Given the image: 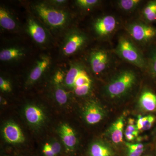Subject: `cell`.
I'll list each match as a JSON object with an SVG mask.
<instances>
[{
    "label": "cell",
    "instance_id": "obj_7",
    "mask_svg": "<svg viewBox=\"0 0 156 156\" xmlns=\"http://www.w3.org/2000/svg\"><path fill=\"white\" fill-rule=\"evenodd\" d=\"M83 115L87 124L93 125L102 121L106 115V112L99 104L92 101L85 106Z\"/></svg>",
    "mask_w": 156,
    "mask_h": 156
},
{
    "label": "cell",
    "instance_id": "obj_10",
    "mask_svg": "<svg viewBox=\"0 0 156 156\" xmlns=\"http://www.w3.org/2000/svg\"><path fill=\"white\" fill-rule=\"evenodd\" d=\"M24 115L29 124L34 126H40L44 122V113L41 108L34 105H29L24 109Z\"/></svg>",
    "mask_w": 156,
    "mask_h": 156
},
{
    "label": "cell",
    "instance_id": "obj_18",
    "mask_svg": "<svg viewBox=\"0 0 156 156\" xmlns=\"http://www.w3.org/2000/svg\"><path fill=\"white\" fill-rule=\"evenodd\" d=\"M146 22L152 23L156 21V0L150 1L147 3L141 12Z\"/></svg>",
    "mask_w": 156,
    "mask_h": 156
},
{
    "label": "cell",
    "instance_id": "obj_30",
    "mask_svg": "<svg viewBox=\"0 0 156 156\" xmlns=\"http://www.w3.org/2000/svg\"><path fill=\"white\" fill-rule=\"evenodd\" d=\"M0 88L1 90L6 92H11L12 90L11 83L2 77L0 78Z\"/></svg>",
    "mask_w": 156,
    "mask_h": 156
},
{
    "label": "cell",
    "instance_id": "obj_13",
    "mask_svg": "<svg viewBox=\"0 0 156 156\" xmlns=\"http://www.w3.org/2000/svg\"><path fill=\"white\" fill-rule=\"evenodd\" d=\"M124 121V117H119L112 124L108 130L109 137L115 144H119L123 141Z\"/></svg>",
    "mask_w": 156,
    "mask_h": 156
},
{
    "label": "cell",
    "instance_id": "obj_27",
    "mask_svg": "<svg viewBox=\"0 0 156 156\" xmlns=\"http://www.w3.org/2000/svg\"><path fill=\"white\" fill-rule=\"evenodd\" d=\"M55 96L56 101L60 105H64L67 103L68 99L67 92L61 87L57 86L56 87Z\"/></svg>",
    "mask_w": 156,
    "mask_h": 156
},
{
    "label": "cell",
    "instance_id": "obj_34",
    "mask_svg": "<svg viewBox=\"0 0 156 156\" xmlns=\"http://www.w3.org/2000/svg\"><path fill=\"white\" fill-rule=\"evenodd\" d=\"M54 2L55 3H58V4H62V3L65 2L66 1H64V0H56V1H54Z\"/></svg>",
    "mask_w": 156,
    "mask_h": 156
},
{
    "label": "cell",
    "instance_id": "obj_14",
    "mask_svg": "<svg viewBox=\"0 0 156 156\" xmlns=\"http://www.w3.org/2000/svg\"><path fill=\"white\" fill-rule=\"evenodd\" d=\"M27 30L34 41L38 44H43L46 41L47 35L44 29L32 18L28 20Z\"/></svg>",
    "mask_w": 156,
    "mask_h": 156
},
{
    "label": "cell",
    "instance_id": "obj_8",
    "mask_svg": "<svg viewBox=\"0 0 156 156\" xmlns=\"http://www.w3.org/2000/svg\"><path fill=\"white\" fill-rule=\"evenodd\" d=\"M87 37L82 32L74 31L70 34L62 48L64 55H72L83 47L87 41Z\"/></svg>",
    "mask_w": 156,
    "mask_h": 156
},
{
    "label": "cell",
    "instance_id": "obj_5",
    "mask_svg": "<svg viewBox=\"0 0 156 156\" xmlns=\"http://www.w3.org/2000/svg\"><path fill=\"white\" fill-rule=\"evenodd\" d=\"M112 62L111 55L107 50L97 49L90 53V67L95 74H101L107 71L110 68Z\"/></svg>",
    "mask_w": 156,
    "mask_h": 156
},
{
    "label": "cell",
    "instance_id": "obj_22",
    "mask_svg": "<svg viewBox=\"0 0 156 156\" xmlns=\"http://www.w3.org/2000/svg\"><path fill=\"white\" fill-rule=\"evenodd\" d=\"M142 2L140 0H119L117 1V3L121 10L126 12H131L136 10Z\"/></svg>",
    "mask_w": 156,
    "mask_h": 156
},
{
    "label": "cell",
    "instance_id": "obj_12",
    "mask_svg": "<svg viewBox=\"0 0 156 156\" xmlns=\"http://www.w3.org/2000/svg\"><path fill=\"white\" fill-rule=\"evenodd\" d=\"M138 105L144 111L156 112V95L149 89L143 90L140 95Z\"/></svg>",
    "mask_w": 156,
    "mask_h": 156
},
{
    "label": "cell",
    "instance_id": "obj_16",
    "mask_svg": "<svg viewBox=\"0 0 156 156\" xmlns=\"http://www.w3.org/2000/svg\"><path fill=\"white\" fill-rule=\"evenodd\" d=\"M89 152L91 156H112V155L110 147L101 141L93 143L90 146Z\"/></svg>",
    "mask_w": 156,
    "mask_h": 156
},
{
    "label": "cell",
    "instance_id": "obj_23",
    "mask_svg": "<svg viewBox=\"0 0 156 156\" xmlns=\"http://www.w3.org/2000/svg\"><path fill=\"white\" fill-rule=\"evenodd\" d=\"M139 131L136 124H134V120L129 119L125 132L126 139L128 141H133L138 136Z\"/></svg>",
    "mask_w": 156,
    "mask_h": 156
},
{
    "label": "cell",
    "instance_id": "obj_31",
    "mask_svg": "<svg viewBox=\"0 0 156 156\" xmlns=\"http://www.w3.org/2000/svg\"><path fill=\"white\" fill-rule=\"evenodd\" d=\"M43 152L46 156H56L53 153L51 143H45L43 147Z\"/></svg>",
    "mask_w": 156,
    "mask_h": 156
},
{
    "label": "cell",
    "instance_id": "obj_29",
    "mask_svg": "<svg viewBox=\"0 0 156 156\" xmlns=\"http://www.w3.org/2000/svg\"><path fill=\"white\" fill-rule=\"evenodd\" d=\"M92 84H87L80 87H76L73 89L75 94L78 96H86L91 90Z\"/></svg>",
    "mask_w": 156,
    "mask_h": 156
},
{
    "label": "cell",
    "instance_id": "obj_2",
    "mask_svg": "<svg viewBox=\"0 0 156 156\" xmlns=\"http://www.w3.org/2000/svg\"><path fill=\"white\" fill-rule=\"evenodd\" d=\"M115 51L124 61L140 69H146L147 62L131 38L125 36L120 37Z\"/></svg>",
    "mask_w": 156,
    "mask_h": 156
},
{
    "label": "cell",
    "instance_id": "obj_26",
    "mask_svg": "<svg viewBox=\"0 0 156 156\" xmlns=\"http://www.w3.org/2000/svg\"><path fill=\"white\" fill-rule=\"evenodd\" d=\"M89 84H92V80L87 71L83 68L76 78L73 89Z\"/></svg>",
    "mask_w": 156,
    "mask_h": 156
},
{
    "label": "cell",
    "instance_id": "obj_1",
    "mask_svg": "<svg viewBox=\"0 0 156 156\" xmlns=\"http://www.w3.org/2000/svg\"><path fill=\"white\" fill-rule=\"evenodd\" d=\"M138 82L139 76L134 70H120L108 81L104 88V93L110 100H122L131 95L137 87Z\"/></svg>",
    "mask_w": 156,
    "mask_h": 156
},
{
    "label": "cell",
    "instance_id": "obj_25",
    "mask_svg": "<svg viewBox=\"0 0 156 156\" xmlns=\"http://www.w3.org/2000/svg\"><path fill=\"white\" fill-rule=\"evenodd\" d=\"M128 151V156H140L144 151V146L143 144H131L126 143Z\"/></svg>",
    "mask_w": 156,
    "mask_h": 156
},
{
    "label": "cell",
    "instance_id": "obj_35",
    "mask_svg": "<svg viewBox=\"0 0 156 156\" xmlns=\"http://www.w3.org/2000/svg\"><path fill=\"white\" fill-rule=\"evenodd\" d=\"M1 102L3 105H6L7 104V101L5 100L4 98H3L1 96Z\"/></svg>",
    "mask_w": 156,
    "mask_h": 156
},
{
    "label": "cell",
    "instance_id": "obj_11",
    "mask_svg": "<svg viewBox=\"0 0 156 156\" xmlns=\"http://www.w3.org/2000/svg\"><path fill=\"white\" fill-rule=\"evenodd\" d=\"M62 142L67 150H72L77 142V138L74 130L68 124H62L58 129Z\"/></svg>",
    "mask_w": 156,
    "mask_h": 156
},
{
    "label": "cell",
    "instance_id": "obj_9",
    "mask_svg": "<svg viewBox=\"0 0 156 156\" xmlns=\"http://www.w3.org/2000/svg\"><path fill=\"white\" fill-rule=\"evenodd\" d=\"M2 132L5 140L9 143L16 144L25 141V136L21 128L13 122L6 123L3 128Z\"/></svg>",
    "mask_w": 156,
    "mask_h": 156
},
{
    "label": "cell",
    "instance_id": "obj_4",
    "mask_svg": "<svg viewBox=\"0 0 156 156\" xmlns=\"http://www.w3.org/2000/svg\"><path fill=\"white\" fill-rule=\"evenodd\" d=\"M126 29L132 41L140 44H148L156 38V28L147 23L134 21Z\"/></svg>",
    "mask_w": 156,
    "mask_h": 156
},
{
    "label": "cell",
    "instance_id": "obj_17",
    "mask_svg": "<svg viewBox=\"0 0 156 156\" xmlns=\"http://www.w3.org/2000/svg\"><path fill=\"white\" fill-rule=\"evenodd\" d=\"M0 25L3 28L13 30L16 27V23L9 11L2 7L0 8Z\"/></svg>",
    "mask_w": 156,
    "mask_h": 156
},
{
    "label": "cell",
    "instance_id": "obj_19",
    "mask_svg": "<svg viewBox=\"0 0 156 156\" xmlns=\"http://www.w3.org/2000/svg\"><path fill=\"white\" fill-rule=\"evenodd\" d=\"M24 55L22 49L17 48H9L1 51L0 59L2 61H9L17 59Z\"/></svg>",
    "mask_w": 156,
    "mask_h": 156
},
{
    "label": "cell",
    "instance_id": "obj_32",
    "mask_svg": "<svg viewBox=\"0 0 156 156\" xmlns=\"http://www.w3.org/2000/svg\"><path fill=\"white\" fill-rule=\"evenodd\" d=\"M65 76L64 74L62 72L58 71L56 73L54 77V82L57 85H59V84L62 83L64 80Z\"/></svg>",
    "mask_w": 156,
    "mask_h": 156
},
{
    "label": "cell",
    "instance_id": "obj_6",
    "mask_svg": "<svg viewBox=\"0 0 156 156\" xmlns=\"http://www.w3.org/2000/svg\"><path fill=\"white\" fill-rule=\"evenodd\" d=\"M119 26V22L113 15H105L97 18L93 24L95 34L101 38H107L112 35Z\"/></svg>",
    "mask_w": 156,
    "mask_h": 156
},
{
    "label": "cell",
    "instance_id": "obj_3",
    "mask_svg": "<svg viewBox=\"0 0 156 156\" xmlns=\"http://www.w3.org/2000/svg\"><path fill=\"white\" fill-rule=\"evenodd\" d=\"M34 9L43 21L51 27H61L67 21L68 17L67 13L44 4H37L34 7Z\"/></svg>",
    "mask_w": 156,
    "mask_h": 156
},
{
    "label": "cell",
    "instance_id": "obj_20",
    "mask_svg": "<svg viewBox=\"0 0 156 156\" xmlns=\"http://www.w3.org/2000/svg\"><path fill=\"white\" fill-rule=\"evenodd\" d=\"M156 121V117L154 115H149L142 116H138L136 126L139 131H145L150 129Z\"/></svg>",
    "mask_w": 156,
    "mask_h": 156
},
{
    "label": "cell",
    "instance_id": "obj_28",
    "mask_svg": "<svg viewBox=\"0 0 156 156\" xmlns=\"http://www.w3.org/2000/svg\"><path fill=\"white\" fill-rule=\"evenodd\" d=\"M100 2L98 0H77L76 3L82 9H89L94 8Z\"/></svg>",
    "mask_w": 156,
    "mask_h": 156
},
{
    "label": "cell",
    "instance_id": "obj_21",
    "mask_svg": "<svg viewBox=\"0 0 156 156\" xmlns=\"http://www.w3.org/2000/svg\"><path fill=\"white\" fill-rule=\"evenodd\" d=\"M83 68L79 65L72 66L65 78V83L66 86L69 88H73L76 78Z\"/></svg>",
    "mask_w": 156,
    "mask_h": 156
},
{
    "label": "cell",
    "instance_id": "obj_33",
    "mask_svg": "<svg viewBox=\"0 0 156 156\" xmlns=\"http://www.w3.org/2000/svg\"><path fill=\"white\" fill-rule=\"evenodd\" d=\"M51 144L53 153L55 154V156H56V155L59 153L61 151V145L58 141H53V142L51 143Z\"/></svg>",
    "mask_w": 156,
    "mask_h": 156
},
{
    "label": "cell",
    "instance_id": "obj_24",
    "mask_svg": "<svg viewBox=\"0 0 156 156\" xmlns=\"http://www.w3.org/2000/svg\"><path fill=\"white\" fill-rule=\"evenodd\" d=\"M147 62V69L149 76L152 80L156 82V48L151 53L148 61Z\"/></svg>",
    "mask_w": 156,
    "mask_h": 156
},
{
    "label": "cell",
    "instance_id": "obj_15",
    "mask_svg": "<svg viewBox=\"0 0 156 156\" xmlns=\"http://www.w3.org/2000/svg\"><path fill=\"white\" fill-rule=\"evenodd\" d=\"M50 62V58L48 57H43L38 61L30 74L29 83H34L39 80L49 66Z\"/></svg>",
    "mask_w": 156,
    "mask_h": 156
}]
</instances>
